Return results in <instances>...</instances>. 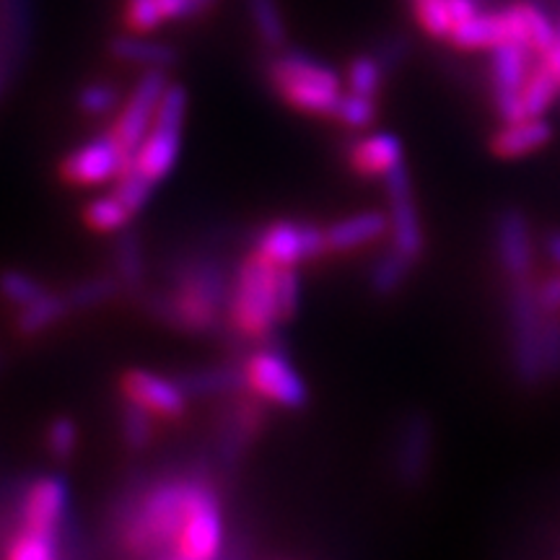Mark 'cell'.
Wrapping results in <instances>:
<instances>
[{
	"label": "cell",
	"mask_w": 560,
	"mask_h": 560,
	"mask_svg": "<svg viewBox=\"0 0 560 560\" xmlns=\"http://www.w3.org/2000/svg\"><path fill=\"white\" fill-rule=\"evenodd\" d=\"M187 499V475L159 478L125 499V509L117 520L125 550L149 556L174 542L182 511Z\"/></svg>",
	"instance_id": "obj_1"
},
{
	"label": "cell",
	"mask_w": 560,
	"mask_h": 560,
	"mask_svg": "<svg viewBox=\"0 0 560 560\" xmlns=\"http://www.w3.org/2000/svg\"><path fill=\"white\" fill-rule=\"evenodd\" d=\"M276 278V265L262 260L255 252L236 265L226 304V325L236 338L268 342L278 327H283L278 317Z\"/></svg>",
	"instance_id": "obj_2"
},
{
	"label": "cell",
	"mask_w": 560,
	"mask_h": 560,
	"mask_svg": "<svg viewBox=\"0 0 560 560\" xmlns=\"http://www.w3.org/2000/svg\"><path fill=\"white\" fill-rule=\"evenodd\" d=\"M270 83L291 109L332 117L342 89L340 75L304 52H283L270 62Z\"/></svg>",
	"instance_id": "obj_3"
},
{
	"label": "cell",
	"mask_w": 560,
	"mask_h": 560,
	"mask_svg": "<svg viewBox=\"0 0 560 560\" xmlns=\"http://www.w3.org/2000/svg\"><path fill=\"white\" fill-rule=\"evenodd\" d=\"M542 322L545 312L532 278L511 280L509 293V350L511 369L524 389L545 382L542 374Z\"/></svg>",
	"instance_id": "obj_4"
},
{
	"label": "cell",
	"mask_w": 560,
	"mask_h": 560,
	"mask_svg": "<svg viewBox=\"0 0 560 560\" xmlns=\"http://www.w3.org/2000/svg\"><path fill=\"white\" fill-rule=\"evenodd\" d=\"M174 556L182 560H219L223 548V511L213 482L206 475H187V499Z\"/></svg>",
	"instance_id": "obj_5"
},
{
	"label": "cell",
	"mask_w": 560,
	"mask_h": 560,
	"mask_svg": "<svg viewBox=\"0 0 560 560\" xmlns=\"http://www.w3.org/2000/svg\"><path fill=\"white\" fill-rule=\"evenodd\" d=\"M187 89L179 83H170L161 96L159 112L143 143L130 156V164L149 177L153 185H161L177 166L182 153V138H185L187 122Z\"/></svg>",
	"instance_id": "obj_6"
},
{
	"label": "cell",
	"mask_w": 560,
	"mask_h": 560,
	"mask_svg": "<svg viewBox=\"0 0 560 560\" xmlns=\"http://www.w3.org/2000/svg\"><path fill=\"white\" fill-rule=\"evenodd\" d=\"M240 366L244 389L265 405H276L283 410H301L310 405V384L283 350L262 346L252 350Z\"/></svg>",
	"instance_id": "obj_7"
},
{
	"label": "cell",
	"mask_w": 560,
	"mask_h": 560,
	"mask_svg": "<svg viewBox=\"0 0 560 560\" xmlns=\"http://www.w3.org/2000/svg\"><path fill=\"white\" fill-rule=\"evenodd\" d=\"M143 306L153 319L182 335H213L226 322V306L179 283H172L170 291L145 296Z\"/></svg>",
	"instance_id": "obj_8"
},
{
	"label": "cell",
	"mask_w": 560,
	"mask_h": 560,
	"mask_svg": "<svg viewBox=\"0 0 560 560\" xmlns=\"http://www.w3.org/2000/svg\"><path fill=\"white\" fill-rule=\"evenodd\" d=\"M255 255L276 268H301V265L330 255L325 226L310 221H272L255 236Z\"/></svg>",
	"instance_id": "obj_9"
},
{
	"label": "cell",
	"mask_w": 560,
	"mask_h": 560,
	"mask_svg": "<svg viewBox=\"0 0 560 560\" xmlns=\"http://www.w3.org/2000/svg\"><path fill=\"white\" fill-rule=\"evenodd\" d=\"M128 164L130 156L117 143L115 136L102 132V136L91 138L79 149L66 153L58 164V174L70 187H102L120 177Z\"/></svg>",
	"instance_id": "obj_10"
},
{
	"label": "cell",
	"mask_w": 560,
	"mask_h": 560,
	"mask_svg": "<svg viewBox=\"0 0 560 560\" xmlns=\"http://www.w3.org/2000/svg\"><path fill=\"white\" fill-rule=\"evenodd\" d=\"M384 195H387V215H389V240L392 247L400 249L410 260H420L425 249V234L420 213L416 206V187L408 164H400L382 179Z\"/></svg>",
	"instance_id": "obj_11"
},
{
	"label": "cell",
	"mask_w": 560,
	"mask_h": 560,
	"mask_svg": "<svg viewBox=\"0 0 560 560\" xmlns=\"http://www.w3.org/2000/svg\"><path fill=\"white\" fill-rule=\"evenodd\" d=\"M166 86H170L166 70H145L136 83V89L130 91L128 100H125L120 112H117L109 132L122 145L128 156H132L138 145L143 143V138L149 136Z\"/></svg>",
	"instance_id": "obj_12"
},
{
	"label": "cell",
	"mask_w": 560,
	"mask_h": 560,
	"mask_svg": "<svg viewBox=\"0 0 560 560\" xmlns=\"http://www.w3.org/2000/svg\"><path fill=\"white\" fill-rule=\"evenodd\" d=\"M532 50L522 42H503L490 50V86L501 122H516L524 117L522 91L529 79Z\"/></svg>",
	"instance_id": "obj_13"
},
{
	"label": "cell",
	"mask_w": 560,
	"mask_h": 560,
	"mask_svg": "<svg viewBox=\"0 0 560 560\" xmlns=\"http://www.w3.org/2000/svg\"><path fill=\"white\" fill-rule=\"evenodd\" d=\"M120 397L149 410L153 418L177 423L187 416L190 397L179 387L177 380L161 376L149 369H128L120 374Z\"/></svg>",
	"instance_id": "obj_14"
},
{
	"label": "cell",
	"mask_w": 560,
	"mask_h": 560,
	"mask_svg": "<svg viewBox=\"0 0 560 560\" xmlns=\"http://www.w3.org/2000/svg\"><path fill=\"white\" fill-rule=\"evenodd\" d=\"M265 423H268V416H265L262 400H257L247 389L229 397L226 416L219 425V444H215L223 465L234 467L236 462H242L249 446L265 431Z\"/></svg>",
	"instance_id": "obj_15"
},
{
	"label": "cell",
	"mask_w": 560,
	"mask_h": 560,
	"mask_svg": "<svg viewBox=\"0 0 560 560\" xmlns=\"http://www.w3.org/2000/svg\"><path fill=\"white\" fill-rule=\"evenodd\" d=\"M450 42L462 47V50H493V47L503 45V42H522V45H527L522 5H509L503 11L475 13L472 19L454 26Z\"/></svg>",
	"instance_id": "obj_16"
},
{
	"label": "cell",
	"mask_w": 560,
	"mask_h": 560,
	"mask_svg": "<svg viewBox=\"0 0 560 560\" xmlns=\"http://www.w3.org/2000/svg\"><path fill=\"white\" fill-rule=\"evenodd\" d=\"M493 240L503 276L509 280L532 278V270H535V240H532L527 215L520 208H503L495 215Z\"/></svg>",
	"instance_id": "obj_17"
},
{
	"label": "cell",
	"mask_w": 560,
	"mask_h": 560,
	"mask_svg": "<svg viewBox=\"0 0 560 560\" xmlns=\"http://www.w3.org/2000/svg\"><path fill=\"white\" fill-rule=\"evenodd\" d=\"M433 459V423L423 412L412 416L400 425L395 450V475L405 488H418L429 478Z\"/></svg>",
	"instance_id": "obj_18"
},
{
	"label": "cell",
	"mask_w": 560,
	"mask_h": 560,
	"mask_svg": "<svg viewBox=\"0 0 560 560\" xmlns=\"http://www.w3.org/2000/svg\"><path fill=\"white\" fill-rule=\"evenodd\" d=\"M68 501V482L58 475H45V478L32 480L24 490V499H21V524H24V529L60 535Z\"/></svg>",
	"instance_id": "obj_19"
},
{
	"label": "cell",
	"mask_w": 560,
	"mask_h": 560,
	"mask_svg": "<svg viewBox=\"0 0 560 560\" xmlns=\"http://www.w3.org/2000/svg\"><path fill=\"white\" fill-rule=\"evenodd\" d=\"M346 161L350 172L363 179H384L392 170L405 164L402 140L392 132H369L348 145Z\"/></svg>",
	"instance_id": "obj_20"
},
{
	"label": "cell",
	"mask_w": 560,
	"mask_h": 560,
	"mask_svg": "<svg viewBox=\"0 0 560 560\" xmlns=\"http://www.w3.org/2000/svg\"><path fill=\"white\" fill-rule=\"evenodd\" d=\"M325 231L330 255H350L384 240L389 234V215L382 210H361V213L332 221Z\"/></svg>",
	"instance_id": "obj_21"
},
{
	"label": "cell",
	"mask_w": 560,
	"mask_h": 560,
	"mask_svg": "<svg viewBox=\"0 0 560 560\" xmlns=\"http://www.w3.org/2000/svg\"><path fill=\"white\" fill-rule=\"evenodd\" d=\"M70 301L66 291H50L47 289L39 299H34L32 304L21 306L13 317V332L21 340H37L45 332H50L52 327H58L62 319L70 317Z\"/></svg>",
	"instance_id": "obj_22"
},
{
	"label": "cell",
	"mask_w": 560,
	"mask_h": 560,
	"mask_svg": "<svg viewBox=\"0 0 560 560\" xmlns=\"http://www.w3.org/2000/svg\"><path fill=\"white\" fill-rule=\"evenodd\" d=\"M552 138V128L542 117H522L516 122H503V128L490 138V151L499 159H522L545 149Z\"/></svg>",
	"instance_id": "obj_23"
},
{
	"label": "cell",
	"mask_w": 560,
	"mask_h": 560,
	"mask_svg": "<svg viewBox=\"0 0 560 560\" xmlns=\"http://www.w3.org/2000/svg\"><path fill=\"white\" fill-rule=\"evenodd\" d=\"M177 382L190 400H206V397H223V400H229V397L244 392L242 366H229V363L182 371Z\"/></svg>",
	"instance_id": "obj_24"
},
{
	"label": "cell",
	"mask_w": 560,
	"mask_h": 560,
	"mask_svg": "<svg viewBox=\"0 0 560 560\" xmlns=\"http://www.w3.org/2000/svg\"><path fill=\"white\" fill-rule=\"evenodd\" d=\"M109 52L117 60L140 66L145 70H166L177 62V50L159 39H145L143 34L136 37H115L109 45Z\"/></svg>",
	"instance_id": "obj_25"
},
{
	"label": "cell",
	"mask_w": 560,
	"mask_h": 560,
	"mask_svg": "<svg viewBox=\"0 0 560 560\" xmlns=\"http://www.w3.org/2000/svg\"><path fill=\"white\" fill-rule=\"evenodd\" d=\"M115 276L120 278L122 289L140 291L145 283V272H149V262H145V244L143 236L136 229H125L115 240Z\"/></svg>",
	"instance_id": "obj_26"
},
{
	"label": "cell",
	"mask_w": 560,
	"mask_h": 560,
	"mask_svg": "<svg viewBox=\"0 0 560 560\" xmlns=\"http://www.w3.org/2000/svg\"><path fill=\"white\" fill-rule=\"evenodd\" d=\"M416 268V260H410L408 255H402L400 249L389 247L376 255V260L369 268V291L376 299H392L395 293L408 283Z\"/></svg>",
	"instance_id": "obj_27"
},
{
	"label": "cell",
	"mask_w": 560,
	"mask_h": 560,
	"mask_svg": "<svg viewBox=\"0 0 560 560\" xmlns=\"http://www.w3.org/2000/svg\"><path fill=\"white\" fill-rule=\"evenodd\" d=\"M136 215L130 213L128 206L117 198L115 192L109 195H96V198H91L86 206L81 210V221L86 223L89 231H94V234H120L132 223Z\"/></svg>",
	"instance_id": "obj_28"
},
{
	"label": "cell",
	"mask_w": 560,
	"mask_h": 560,
	"mask_svg": "<svg viewBox=\"0 0 560 560\" xmlns=\"http://www.w3.org/2000/svg\"><path fill=\"white\" fill-rule=\"evenodd\" d=\"M560 96V79L548 66H535L522 91L524 117H542Z\"/></svg>",
	"instance_id": "obj_29"
},
{
	"label": "cell",
	"mask_w": 560,
	"mask_h": 560,
	"mask_svg": "<svg viewBox=\"0 0 560 560\" xmlns=\"http://www.w3.org/2000/svg\"><path fill=\"white\" fill-rule=\"evenodd\" d=\"M120 291H122L120 278H117L115 272H109V276L83 278L75 285H70L66 293L70 301V310L91 312V310H100L104 304H109L115 296H120Z\"/></svg>",
	"instance_id": "obj_30"
},
{
	"label": "cell",
	"mask_w": 560,
	"mask_h": 560,
	"mask_svg": "<svg viewBox=\"0 0 560 560\" xmlns=\"http://www.w3.org/2000/svg\"><path fill=\"white\" fill-rule=\"evenodd\" d=\"M153 418L149 410H143L140 405L122 400L120 416H117V423H120V441L122 446L132 454L145 452L153 444Z\"/></svg>",
	"instance_id": "obj_31"
},
{
	"label": "cell",
	"mask_w": 560,
	"mask_h": 560,
	"mask_svg": "<svg viewBox=\"0 0 560 560\" xmlns=\"http://www.w3.org/2000/svg\"><path fill=\"white\" fill-rule=\"evenodd\" d=\"M247 11L255 24L257 37H260L268 47H283L285 45V21L280 13L278 0H247Z\"/></svg>",
	"instance_id": "obj_32"
},
{
	"label": "cell",
	"mask_w": 560,
	"mask_h": 560,
	"mask_svg": "<svg viewBox=\"0 0 560 560\" xmlns=\"http://www.w3.org/2000/svg\"><path fill=\"white\" fill-rule=\"evenodd\" d=\"M156 187L159 185H153L149 177H143V174H140L132 164L125 166L120 177L112 182V192H115L117 198H120L125 206H128L132 215H138L140 210L149 206L151 198H153V190H156Z\"/></svg>",
	"instance_id": "obj_33"
},
{
	"label": "cell",
	"mask_w": 560,
	"mask_h": 560,
	"mask_svg": "<svg viewBox=\"0 0 560 560\" xmlns=\"http://www.w3.org/2000/svg\"><path fill=\"white\" fill-rule=\"evenodd\" d=\"M47 291V285L42 283L26 270H3L0 272V299L13 310L32 304L34 299H39Z\"/></svg>",
	"instance_id": "obj_34"
},
{
	"label": "cell",
	"mask_w": 560,
	"mask_h": 560,
	"mask_svg": "<svg viewBox=\"0 0 560 560\" xmlns=\"http://www.w3.org/2000/svg\"><path fill=\"white\" fill-rule=\"evenodd\" d=\"M376 100L374 96H363V94H340L338 104H335L332 120L340 122L342 128L348 130H366L369 125H374L376 120Z\"/></svg>",
	"instance_id": "obj_35"
},
{
	"label": "cell",
	"mask_w": 560,
	"mask_h": 560,
	"mask_svg": "<svg viewBox=\"0 0 560 560\" xmlns=\"http://www.w3.org/2000/svg\"><path fill=\"white\" fill-rule=\"evenodd\" d=\"M5 560H58V535L21 529V535L11 542Z\"/></svg>",
	"instance_id": "obj_36"
},
{
	"label": "cell",
	"mask_w": 560,
	"mask_h": 560,
	"mask_svg": "<svg viewBox=\"0 0 560 560\" xmlns=\"http://www.w3.org/2000/svg\"><path fill=\"white\" fill-rule=\"evenodd\" d=\"M79 444H81V429L73 418L60 416L47 425L45 450L50 452L52 459L68 462L75 452H79Z\"/></svg>",
	"instance_id": "obj_37"
},
{
	"label": "cell",
	"mask_w": 560,
	"mask_h": 560,
	"mask_svg": "<svg viewBox=\"0 0 560 560\" xmlns=\"http://www.w3.org/2000/svg\"><path fill=\"white\" fill-rule=\"evenodd\" d=\"M522 16H524V30H527V45L532 52H545L550 50L558 42V24L548 13L532 3H520Z\"/></svg>",
	"instance_id": "obj_38"
},
{
	"label": "cell",
	"mask_w": 560,
	"mask_h": 560,
	"mask_svg": "<svg viewBox=\"0 0 560 560\" xmlns=\"http://www.w3.org/2000/svg\"><path fill=\"white\" fill-rule=\"evenodd\" d=\"M384 83V62L374 55H361L350 62L348 68V91L363 96H374L382 91Z\"/></svg>",
	"instance_id": "obj_39"
},
{
	"label": "cell",
	"mask_w": 560,
	"mask_h": 560,
	"mask_svg": "<svg viewBox=\"0 0 560 560\" xmlns=\"http://www.w3.org/2000/svg\"><path fill=\"white\" fill-rule=\"evenodd\" d=\"M276 299L280 325H289L296 319L301 310V276L299 268H278L276 278Z\"/></svg>",
	"instance_id": "obj_40"
},
{
	"label": "cell",
	"mask_w": 560,
	"mask_h": 560,
	"mask_svg": "<svg viewBox=\"0 0 560 560\" xmlns=\"http://www.w3.org/2000/svg\"><path fill=\"white\" fill-rule=\"evenodd\" d=\"M79 109L89 117H104L112 115L117 107H120V91H117L112 83H89L79 91Z\"/></svg>",
	"instance_id": "obj_41"
},
{
	"label": "cell",
	"mask_w": 560,
	"mask_h": 560,
	"mask_svg": "<svg viewBox=\"0 0 560 560\" xmlns=\"http://www.w3.org/2000/svg\"><path fill=\"white\" fill-rule=\"evenodd\" d=\"M412 9H416L418 24L423 26L431 37H446L454 30L452 16H450V0H412Z\"/></svg>",
	"instance_id": "obj_42"
},
{
	"label": "cell",
	"mask_w": 560,
	"mask_h": 560,
	"mask_svg": "<svg viewBox=\"0 0 560 560\" xmlns=\"http://www.w3.org/2000/svg\"><path fill=\"white\" fill-rule=\"evenodd\" d=\"M542 374L545 382L560 380V314H545L542 322Z\"/></svg>",
	"instance_id": "obj_43"
},
{
	"label": "cell",
	"mask_w": 560,
	"mask_h": 560,
	"mask_svg": "<svg viewBox=\"0 0 560 560\" xmlns=\"http://www.w3.org/2000/svg\"><path fill=\"white\" fill-rule=\"evenodd\" d=\"M125 21H128L130 32L149 34L164 24V16H161L156 0H128V13H125Z\"/></svg>",
	"instance_id": "obj_44"
},
{
	"label": "cell",
	"mask_w": 560,
	"mask_h": 560,
	"mask_svg": "<svg viewBox=\"0 0 560 560\" xmlns=\"http://www.w3.org/2000/svg\"><path fill=\"white\" fill-rule=\"evenodd\" d=\"M537 299L545 314H560V270L550 272L542 283H537Z\"/></svg>",
	"instance_id": "obj_45"
},
{
	"label": "cell",
	"mask_w": 560,
	"mask_h": 560,
	"mask_svg": "<svg viewBox=\"0 0 560 560\" xmlns=\"http://www.w3.org/2000/svg\"><path fill=\"white\" fill-rule=\"evenodd\" d=\"M159 11L164 21H174V19H187V16H198L206 9H202L200 0H156Z\"/></svg>",
	"instance_id": "obj_46"
},
{
	"label": "cell",
	"mask_w": 560,
	"mask_h": 560,
	"mask_svg": "<svg viewBox=\"0 0 560 560\" xmlns=\"http://www.w3.org/2000/svg\"><path fill=\"white\" fill-rule=\"evenodd\" d=\"M482 0H450V16H452V24L457 26L462 21L472 19L475 13H480L482 9Z\"/></svg>",
	"instance_id": "obj_47"
},
{
	"label": "cell",
	"mask_w": 560,
	"mask_h": 560,
	"mask_svg": "<svg viewBox=\"0 0 560 560\" xmlns=\"http://www.w3.org/2000/svg\"><path fill=\"white\" fill-rule=\"evenodd\" d=\"M545 252H548L552 265L560 268V231H550V234L545 236Z\"/></svg>",
	"instance_id": "obj_48"
},
{
	"label": "cell",
	"mask_w": 560,
	"mask_h": 560,
	"mask_svg": "<svg viewBox=\"0 0 560 560\" xmlns=\"http://www.w3.org/2000/svg\"><path fill=\"white\" fill-rule=\"evenodd\" d=\"M540 62H542V66H548L552 73H556L558 79H560V42H556V45H552L550 50L542 52V60Z\"/></svg>",
	"instance_id": "obj_49"
},
{
	"label": "cell",
	"mask_w": 560,
	"mask_h": 560,
	"mask_svg": "<svg viewBox=\"0 0 560 560\" xmlns=\"http://www.w3.org/2000/svg\"><path fill=\"white\" fill-rule=\"evenodd\" d=\"M200 3H202V9H206V11H208V9H210V5H213V3H215V0H200Z\"/></svg>",
	"instance_id": "obj_50"
},
{
	"label": "cell",
	"mask_w": 560,
	"mask_h": 560,
	"mask_svg": "<svg viewBox=\"0 0 560 560\" xmlns=\"http://www.w3.org/2000/svg\"><path fill=\"white\" fill-rule=\"evenodd\" d=\"M556 24H558V42H560V19L556 21Z\"/></svg>",
	"instance_id": "obj_51"
},
{
	"label": "cell",
	"mask_w": 560,
	"mask_h": 560,
	"mask_svg": "<svg viewBox=\"0 0 560 560\" xmlns=\"http://www.w3.org/2000/svg\"><path fill=\"white\" fill-rule=\"evenodd\" d=\"M0 369H3V353H0Z\"/></svg>",
	"instance_id": "obj_52"
}]
</instances>
